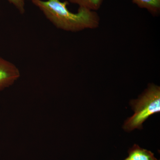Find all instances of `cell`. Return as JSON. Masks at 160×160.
I'll return each instance as SVG.
<instances>
[{
	"label": "cell",
	"mask_w": 160,
	"mask_h": 160,
	"mask_svg": "<svg viewBox=\"0 0 160 160\" xmlns=\"http://www.w3.org/2000/svg\"><path fill=\"white\" fill-rule=\"evenodd\" d=\"M32 2L43 12L58 29L76 32L85 29H94L99 25L100 18L96 11L79 7L76 13L67 8L68 1L32 0Z\"/></svg>",
	"instance_id": "1"
},
{
	"label": "cell",
	"mask_w": 160,
	"mask_h": 160,
	"mask_svg": "<svg viewBox=\"0 0 160 160\" xmlns=\"http://www.w3.org/2000/svg\"><path fill=\"white\" fill-rule=\"evenodd\" d=\"M134 113L125 121L123 129L126 132L142 129L143 123L155 113L160 112V87L150 84L137 99L130 102Z\"/></svg>",
	"instance_id": "2"
},
{
	"label": "cell",
	"mask_w": 160,
	"mask_h": 160,
	"mask_svg": "<svg viewBox=\"0 0 160 160\" xmlns=\"http://www.w3.org/2000/svg\"><path fill=\"white\" fill-rule=\"evenodd\" d=\"M20 75L17 66L0 57V91L12 86L19 78Z\"/></svg>",
	"instance_id": "3"
},
{
	"label": "cell",
	"mask_w": 160,
	"mask_h": 160,
	"mask_svg": "<svg viewBox=\"0 0 160 160\" xmlns=\"http://www.w3.org/2000/svg\"><path fill=\"white\" fill-rule=\"evenodd\" d=\"M128 155L135 160H160L155 157L154 153L147 149H143L134 144L128 151Z\"/></svg>",
	"instance_id": "4"
},
{
	"label": "cell",
	"mask_w": 160,
	"mask_h": 160,
	"mask_svg": "<svg viewBox=\"0 0 160 160\" xmlns=\"http://www.w3.org/2000/svg\"><path fill=\"white\" fill-rule=\"evenodd\" d=\"M139 7L146 9L153 16H158L160 12V0H132Z\"/></svg>",
	"instance_id": "5"
},
{
	"label": "cell",
	"mask_w": 160,
	"mask_h": 160,
	"mask_svg": "<svg viewBox=\"0 0 160 160\" xmlns=\"http://www.w3.org/2000/svg\"><path fill=\"white\" fill-rule=\"evenodd\" d=\"M69 2L76 4L79 7L96 11L102 6L103 0H68Z\"/></svg>",
	"instance_id": "6"
},
{
	"label": "cell",
	"mask_w": 160,
	"mask_h": 160,
	"mask_svg": "<svg viewBox=\"0 0 160 160\" xmlns=\"http://www.w3.org/2000/svg\"><path fill=\"white\" fill-rule=\"evenodd\" d=\"M10 4L18 9L21 14H24L25 12V0H7Z\"/></svg>",
	"instance_id": "7"
},
{
	"label": "cell",
	"mask_w": 160,
	"mask_h": 160,
	"mask_svg": "<svg viewBox=\"0 0 160 160\" xmlns=\"http://www.w3.org/2000/svg\"><path fill=\"white\" fill-rule=\"evenodd\" d=\"M124 160H135L133 159H132V158L130 157L129 156H128V157L126 158L125 159H124Z\"/></svg>",
	"instance_id": "8"
},
{
	"label": "cell",
	"mask_w": 160,
	"mask_h": 160,
	"mask_svg": "<svg viewBox=\"0 0 160 160\" xmlns=\"http://www.w3.org/2000/svg\"><path fill=\"white\" fill-rule=\"evenodd\" d=\"M30 1H32V0H30Z\"/></svg>",
	"instance_id": "9"
}]
</instances>
